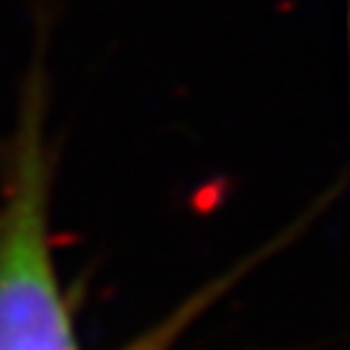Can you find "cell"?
<instances>
[{"label":"cell","mask_w":350,"mask_h":350,"mask_svg":"<svg viewBox=\"0 0 350 350\" xmlns=\"http://www.w3.org/2000/svg\"><path fill=\"white\" fill-rule=\"evenodd\" d=\"M56 167L41 38L21 79L15 120L0 137V350H76L53 254Z\"/></svg>","instance_id":"6da1fadb"},{"label":"cell","mask_w":350,"mask_h":350,"mask_svg":"<svg viewBox=\"0 0 350 350\" xmlns=\"http://www.w3.org/2000/svg\"><path fill=\"white\" fill-rule=\"evenodd\" d=\"M219 292V286H211L207 289L204 295H199V298L196 301H190L187 306H184V310L175 315V319L170 321V324H163V327H158L155 333H149L146 338H140V342L135 345V347H129V350H167V345H170V338H172V333L178 330V327L184 324V319H187V315H193L196 310H199L202 304H207V298H213V295Z\"/></svg>","instance_id":"7a4b0ae2"}]
</instances>
